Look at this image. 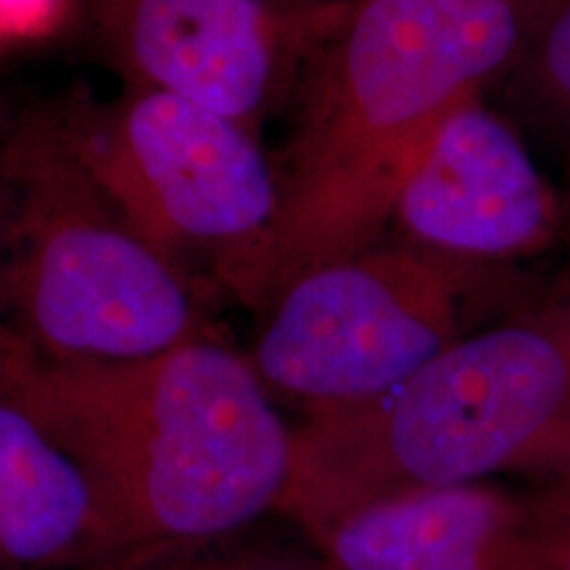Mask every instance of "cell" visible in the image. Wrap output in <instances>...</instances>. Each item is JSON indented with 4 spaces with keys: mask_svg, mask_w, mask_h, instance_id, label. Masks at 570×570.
<instances>
[{
    "mask_svg": "<svg viewBox=\"0 0 570 570\" xmlns=\"http://www.w3.org/2000/svg\"><path fill=\"white\" fill-rule=\"evenodd\" d=\"M71 570H333L285 552L230 550L227 539L209 544L135 547Z\"/></svg>",
    "mask_w": 570,
    "mask_h": 570,
    "instance_id": "12",
    "label": "cell"
},
{
    "mask_svg": "<svg viewBox=\"0 0 570 570\" xmlns=\"http://www.w3.org/2000/svg\"><path fill=\"white\" fill-rule=\"evenodd\" d=\"M315 541L333 570H558L529 499L483 483L381 499Z\"/></svg>",
    "mask_w": 570,
    "mask_h": 570,
    "instance_id": "10",
    "label": "cell"
},
{
    "mask_svg": "<svg viewBox=\"0 0 570 570\" xmlns=\"http://www.w3.org/2000/svg\"><path fill=\"white\" fill-rule=\"evenodd\" d=\"M499 291V267L375 244L285 285L262 312L248 360L269 394L306 417L356 407L470 336Z\"/></svg>",
    "mask_w": 570,
    "mask_h": 570,
    "instance_id": "5",
    "label": "cell"
},
{
    "mask_svg": "<svg viewBox=\"0 0 570 570\" xmlns=\"http://www.w3.org/2000/svg\"><path fill=\"white\" fill-rule=\"evenodd\" d=\"M92 173L142 238L262 312L281 214L275 161L252 130L167 92L135 88L104 114L75 111Z\"/></svg>",
    "mask_w": 570,
    "mask_h": 570,
    "instance_id": "6",
    "label": "cell"
},
{
    "mask_svg": "<svg viewBox=\"0 0 570 570\" xmlns=\"http://www.w3.org/2000/svg\"><path fill=\"white\" fill-rule=\"evenodd\" d=\"M109 38L135 88L252 132L288 82V32L262 0H114Z\"/></svg>",
    "mask_w": 570,
    "mask_h": 570,
    "instance_id": "8",
    "label": "cell"
},
{
    "mask_svg": "<svg viewBox=\"0 0 570 570\" xmlns=\"http://www.w3.org/2000/svg\"><path fill=\"white\" fill-rule=\"evenodd\" d=\"M63 0H0V46L42 38L61 21Z\"/></svg>",
    "mask_w": 570,
    "mask_h": 570,
    "instance_id": "13",
    "label": "cell"
},
{
    "mask_svg": "<svg viewBox=\"0 0 570 570\" xmlns=\"http://www.w3.org/2000/svg\"><path fill=\"white\" fill-rule=\"evenodd\" d=\"M570 473V360L544 315L473 331L386 394L294 431L277 510L309 533L410 491Z\"/></svg>",
    "mask_w": 570,
    "mask_h": 570,
    "instance_id": "3",
    "label": "cell"
},
{
    "mask_svg": "<svg viewBox=\"0 0 570 570\" xmlns=\"http://www.w3.org/2000/svg\"><path fill=\"white\" fill-rule=\"evenodd\" d=\"M35 360L0 323V570H71L135 550L85 468L27 402Z\"/></svg>",
    "mask_w": 570,
    "mask_h": 570,
    "instance_id": "9",
    "label": "cell"
},
{
    "mask_svg": "<svg viewBox=\"0 0 570 570\" xmlns=\"http://www.w3.org/2000/svg\"><path fill=\"white\" fill-rule=\"evenodd\" d=\"M554 560H558V570H570V539L554 544Z\"/></svg>",
    "mask_w": 570,
    "mask_h": 570,
    "instance_id": "17",
    "label": "cell"
},
{
    "mask_svg": "<svg viewBox=\"0 0 570 570\" xmlns=\"http://www.w3.org/2000/svg\"><path fill=\"white\" fill-rule=\"evenodd\" d=\"M0 323H9V238H6L3 212H0Z\"/></svg>",
    "mask_w": 570,
    "mask_h": 570,
    "instance_id": "16",
    "label": "cell"
},
{
    "mask_svg": "<svg viewBox=\"0 0 570 570\" xmlns=\"http://www.w3.org/2000/svg\"><path fill=\"white\" fill-rule=\"evenodd\" d=\"M389 227L423 252L504 267L554 246L562 202L515 122L475 96L425 146Z\"/></svg>",
    "mask_w": 570,
    "mask_h": 570,
    "instance_id": "7",
    "label": "cell"
},
{
    "mask_svg": "<svg viewBox=\"0 0 570 570\" xmlns=\"http://www.w3.org/2000/svg\"><path fill=\"white\" fill-rule=\"evenodd\" d=\"M544 320L550 323V327L554 331V336L566 348L568 360H570V291L568 294H562L558 302H554L550 309L544 312Z\"/></svg>",
    "mask_w": 570,
    "mask_h": 570,
    "instance_id": "15",
    "label": "cell"
},
{
    "mask_svg": "<svg viewBox=\"0 0 570 570\" xmlns=\"http://www.w3.org/2000/svg\"><path fill=\"white\" fill-rule=\"evenodd\" d=\"M502 77L533 130L570 175V0H550L531 24Z\"/></svg>",
    "mask_w": 570,
    "mask_h": 570,
    "instance_id": "11",
    "label": "cell"
},
{
    "mask_svg": "<svg viewBox=\"0 0 570 570\" xmlns=\"http://www.w3.org/2000/svg\"><path fill=\"white\" fill-rule=\"evenodd\" d=\"M525 24L520 0H360L341 17L306 63L275 161L265 309L294 277L381 240L441 122L510 69Z\"/></svg>",
    "mask_w": 570,
    "mask_h": 570,
    "instance_id": "1",
    "label": "cell"
},
{
    "mask_svg": "<svg viewBox=\"0 0 570 570\" xmlns=\"http://www.w3.org/2000/svg\"><path fill=\"white\" fill-rule=\"evenodd\" d=\"M27 402L132 547L230 539L277 510L288 483L294 431L252 360L212 336L117 365L38 354Z\"/></svg>",
    "mask_w": 570,
    "mask_h": 570,
    "instance_id": "2",
    "label": "cell"
},
{
    "mask_svg": "<svg viewBox=\"0 0 570 570\" xmlns=\"http://www.w3.org/2000/svg\"><path fill=\"white\" fill-rule=\"evenodd\" d=\"M9 325L48 362L117 365L206 338L202 285L92 173L75 114H35L0 151Z\"/></svg>",
    "mask_w": 570,
    "mask_h": 570,
    "instance_id": "4",
    "label": "cell"
},
{
    "mask_svg": "<svg viewBox=\"0 0 570 570\" xmlns=\"http://www.w3.org/2000/svg\"><path fill=\"white\" fill-rule=\"evenodd\" d=\"M537 525L552 544L570 539V473L552 479L550 487L529 499Z\"/></svg>",
    "mask_w": 570,
    "mask_h": 570,
    "instance_id": "14",
    "label": "cell"
}]
</instances>
